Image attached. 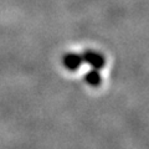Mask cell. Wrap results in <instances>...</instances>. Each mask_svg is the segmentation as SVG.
Returning a JSON list of instances; mask_svg holds the SVG:
<instances>
[{"label":"cell","instance_id":"obj_1","mask_svg":"<svg viewBox=\"0 0 149 149\" xmlns=\"http://www.w3.org/2000/svg\"><path fill=\"white\" fill-rule=\"evenodd\" d=\"M66 63H67V66H68V67L74 68L78 63H80V60H78L77 56L71 55V56H67V57H66Z\"/></svg>","mask_w":149,"mask_h":149}]
</instances>
